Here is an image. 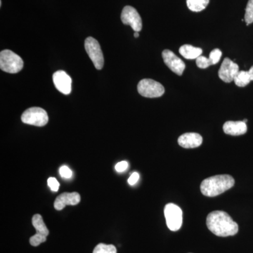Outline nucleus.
<instances>
[{"mask_svg": "<svg viewBox=\"0 0 253 253\" xmlns=\"http://www.w3.org/2000/svg\"><path fill=\"white\" fill-rule=\"evenodd\" d=\"M208 229L214 235L220 237L234 236L239 231L237 223L223 211H214L210 213L206 219Z\"/></svg>", "mask_w": 253, "mask_h": 253, "instance_id": "f257e3e1", "label": "nucleus"}, {"mask_svg": "<svg viewBox=\"0 0 253 253\" xmlns=\"http://www.w3.org/2000/svg\"><path fill=\"white\" fill-rule=\"evenodd\" d=\"M234 184L235 180L229 174L212 176L202 181L201 191L204 196L214 197L230 189Z\"/></svg>", "mask_w": 253, "mask_h": 253, "instance_id": "f03ea898", "label": "nucleus"}, {"mask_svg": "<svg viewBox=\"0 0 253 253\" xmlns=\"http://www.w3.org/2000/svg\"><path fill=\"white\" fill-rule=\"evenodd\" d=\"M23 68V59L18 55L9 49L3 50L0 53V68L9 73H17Z\"/></svg>", "mask_w": 253, "mask_h": 253, "instance_id": "7ed1b4c3", "label": "nucleus"}, {"mask_svg": "<svg viewBox=\"0 0 253 253\" xmlns=\"http://www.w3.org/2000/svg\"><path fill=\"white\" fill-rule=\"evenodd\" d=\"M21 121L25 124L37 126H43L49 121L45 110L39 107L30 108L23 112Z\"/></svg>", "mask_w": 253, "mask_h": 253, "instance_id": "20e7f679", "label": "nucleus"}, {"mask_svg": "<svg viewBox=\"0 0 253 253\" xmlns=\"http://www.w3.org/2000/svg\"><path fill=\"white\" fill-rule=\"evenodd\" d=\"M164 214L166 224L169 230H179L183 221V212L181 208L175 204H168L165 206Z\"/></svg>", "mask_w": 253, "mask_h": 253, "instance_id": "39448f33", "label": "nucleus"}, {"mask_svg": "<svg viewBox=\"0 0 253 253\" xmlns=\"http://www.w3.org/2000/svg\"><path fill=\"white\" fill-rule=\"evenodd\" d=\"M138 92L147 98H158L165 93L164 86L158 82L151 79L141 80L137 85Z\"/></svg>", "mask_w": 253, "mask_h": 253, "instance_id": "423d86ee", "label": "nucleus"}, {"mask_svg": "<svg viewBox=\"0 0 253 253\" xmlns=\"http://www.w3.org/2000/svg\"><path fill=\"white\" fill-rule=\"evenodd\" d=\"M84 47L86 52L94 63L95 68L97 70L102 69L104 64V55L98 41L94 38L89 37L84 42Z\"/></svg>", "mask_w": 253, "mask_h": 253, "instance_id": "0eeeda50", "label": "nucleus"}, {"mask_svg": "<svg viewBox=\"0 0 253 253\" xmlns=\"http://www.w3.org/2000/svg\"><path fill=\"white\" fill-rule=\"evenodd\" d=\"M121 21L123 24L130 26L134 32L139 33L142 29V20L140 15L132 6H126L123 8Z\"/></svg>", "mask_w": 253, "mask_h": 253, "instance_id": "6e6552de", "label": "nucleus"}, {"mask_svg": "<svg viewBox=\"0 0 253 253\" xmlns=\"http://www.w3.org/2000/svg\"><path fill=\"white\" fill-rule=\"evenodd\" d=\"M239 72V66L229 58H225L221 63L218 75L221 81L224 83H230L234 81V78Z\"/></svg>", "mask_w": 253, "mask_h": 253, "instance_id": "1a4fd4ad", "label": "nucleus"}, {"mask_svg": "<svg viewBox=\"0 0 253 253\" xmlns=\"http://www.w3.org/2000/svg\"><path fill=\"white\" fill-rule=\"evenodd\" d=\"M163 61L172 72L178 76H181L185 69V64L184 61L176 56L172 51L166 49L162 53Z\"/></svg>", "mask_w": 253, "mask_h": 253, "instance_id": "9d476101", "label": "nucleus"}, {"mask_svg": "<svg viewBox=\"0 0 253 253\" xmlns=\"http://www.w3.org/2000/svg\"><path fill=\"white\" fill-rule=\"evenodd\" d=\"M53 82L58 91L65 95L71 94L72 80L63 71H58L53 75Z\"/></svg>", "mask_w": 253, "mask_h": 253, "instance_id": "9b49d317", "label": "nucleus"}, {"mask_svg": "<svg viewBox=\"0 0 253 253\" xmlns=\"http://www.w3.org/2000/svg\"><path fill=\"white\" fill-rule=\"evenodd\" d=\"M80 201L81 196L78 193H63L55 200L54 208L56 211H61L66 206H76Z\"/></svg>", "mask_w": 253, "mask_h": 253, "instance_id": "f8f14e48", "label": "nucleus"}, {"mask_svg": "<svg viewBox=\"0 0 253 253\" xmlns=\"http://www.w3.org/2000/svg\"><path fill=\"white\" fill-rule=\"evenodd\" d=\"M203 143V137L197 133H186L179 136L178 144L184 149H194Z\"/></svg>", "mask_w": 253, "mask_h": 253, "instance_id": "ddd939ff", "label": "nucleus"}, {"mask_svg": "<svg viewBox=\"0 0 253 253\" xmlns=\"http://www.w3.org/2000/svg\"><path fill=\"white\" fill-rule=\"evenodd\" d=\"M223 130L229 135H243L247 132V126L244 121H227L223 126Z\"/></svg>", "mask_w": 253, "mask_h": 253, "instance_id": "4468645a", "label": "nucleus"}, {"mask_svg": "<svg viewBox=\"0 0 253 253\" xmlns=\"http://www.w3.org/2000/svg\"><path fill=\"white\" fill-rule=\"evenodd\" d=\"M203 50L201 48L195 47L190 44H184L179 48V53L186 59H196L201 56Z\"/></svg>", "mask_w": 253, "mask_h": 253, "instance_id": "2eb2a0df", "label": "nucleus"}, {"mask_svg": "<svg viewBox=\"0 0 253 253\" xmlns=\"http://www.w3.org/2000/svg\"><path fill=\"white\" fill-rule=\"evenodd\" d=\"M253 81V66L251 68L249 71H239L234 78V83L238 86L244 87L247 86Z\"/></svg>", "mask_w": 253, "mask_h": 253, "instance_id": "dca6fc26", "label": "nucleus"}, {"mask_svg": "<svg viewBox=\"0 0 253 253\" xmlns=\"http://www.w3.org/2000/svg\"><path fill=\"white\" fill-rule=\"evenodd\" d=\"M32 223L36 230V234H41V235L47 237L49 234V229L46 227L44 224L42 217L39 214H35L32 219Z\"/></svg>", "mask_w": 253, "mask_h": 253, "instance_id": "f3484780", "label": "nucleus"}, {"mask_svg": "<svg viewBox=\"0 0 253 253\" xmlns=\"http://www.w3.org/2000/svg\"><path fill=\"white\" fill-rule=\"evenodd\" d=\"M210 0H186L188 8L194 12H199L207 7Z\"/></svg>", "mask_w": 253, "mask_h": 253, "instance_id": "a211bd4d", "label": "nucleus"}, {"mask_svg": "<svg viewBox=\"0 0 253 253\" xmlns=\"http://www.w3.org/2000/svg\"><path fill=\"white\" fill-rule=\"evenodd\" d=\"M93 253H117V249L113 245L99 244L95 247Z\"/></svg>", "mask_w": 253, "mask_h": 253, "instance_id": "6ab92c4d", "label": "nucleus"}, {"mask_svg": "<svg viewBox=\"0 0 253 253\" xmlns=\"http://www.w3.org/2000/svg\"><path fill=\"white\" fill-rule=\"evenodd\" d=\"M245 21L247 26L253 23V0H249L246 9Z\"/></svg>", "mask_w": 253, "mask_h": 253, "instance_id": "aec40b11", "label": "nucleus"}, {"mask_svg": "<svg viewBox=\"0 0 253 253\" xmlns=\"http://www.w3.org/2000/svg\"><path fill=\"white\" fill-rule=\"evenodd\" d=\"M46 240V236L41 235V234H36L34 236H31L30 239V244L31 246L37 247L40 246L42 243L45 242Z\"/></svg>", "mask_w": 253, "mask_h": 253, "instance_id": "412c9836", "label": "nucleus"}, {"mask_svg": "<svg viewBox=\"0 0 253 253\" xmlns=\"http://www.w3.org/2000/svg\"><path fill=\"white\" fill-rule=\"evenodd\" d=\"M222 56V52L219 49H215L212 50L210 54L209 59L211 61V64L215 65L219 61H220V59Z\"/></svg>", "mask_w": 253, "mask_h": 253, "instance_id": "4be33fe9", "label": "nucleus"}, {"mask_svg": "<svg viewBox=\"0 0 253 253\" xmlns=\"http://www.w3.org/2000/svg\"><path fill=\"white\" fill-rule=\"evenodd\" d=\"M196 65L200 68H207L210 66H212L209 58L205 57L204 56H200L198 59H196Z\"/></svg>", "mask_w": 253, "mask_h": 253, "instance_id": "5701e85b", "label": "nucleus"}, {"mask_svg": "<svg viewBox=\"0 0 253 253\" xmlns=\"http://www.w3.org/2000/svg\"><path fill=\"white\" fill-rule=\"evenodd\" d=\"M47 184L51 191H54V192H57L59 191L60 184L56 180V178L49 177L47 179Z\"/></svg>", "mask_w": 253, "mask_h": 253, "instance_id": "b1692460", "label": "nucleus"}, {"mask_svg": "<svg viewBox=\"0 0 253 253\" xmlns=\"http://www.w3.org/2000/svg\"><path fill=\"white\" fill-rule=\"evenodd\" d=\"M59 173L61 176H62L63 178H65V179H70V178L72 177V171H71V169L67 167V166H62V167L60 168Z\"/></svg>", "mask_w": 253, "mask_h": 253, "instance_id": "393cba45", "label": "nucleus"}, {"mask_svg": "<svg viewBox=\"0 0 253 253\" xmlns=\"http://www.w3.org/2000/svg\"><path fill=\"white\" fill-rule=\"evenodd\" d=\"M128 166H129V164L126 161H122V162L117 163V165L115 166V169L118 172H123L127 169Z\"/></svg>", "mask_w": 253, "mask_h": 253, "instance_id": "a878e982", "label": "nucleus"}, {"mask_svg": "<svg viewBox=\"0 0 253 253\" xmlns=\"http://www.w3.org/2000/svg\"><path fill=\"white\" fill-rule=\"evenodd\" d=\"M139 179V173L134 172L131 174V176H129V179H128V184L129 185L133 186L137 182L138 180Z\"/></svg>", "mask_w": 253, "mask_h": 253, "instance_id": "bb28decb", "label": "nucleus"}, {"mask_svg": "<svg viewBox=\"0 0 253 253\" xmlns=\"http://www.w3.org/2000/svg\"><path fill=\"white\" fill-rule=\"evenodd\" d=\"M134 38H139V33H138V32H135V33H134Z\"/></svg>", "mask_w": 253, "mask_h": 253, "instance_id": "cd10ccee", "label": "nucleus"}, {"mask_svg": "<svg viewBox=\"0 0 253 253\" xmlns=\"http://www.w3.org/2000/svg\"><path fill=\"white\" fill-rule=\"evenodd\" d=\"M244 121V122L245 123H247V122H248V120H247V119H245V120H244V121Z\"/></svg>", "mask_w": 253, "mask_h": 253, "instance_id": "c85d7f7f", "label": "nucleus"}]
</instances>
